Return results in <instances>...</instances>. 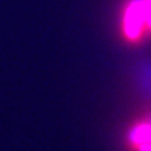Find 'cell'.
Masks as SVG:
<instances>
[{"label":"cell","mask_w":151,"mask_h":151,"mask_svg":"<svg viewBox=\"0 0 151 151\" xmlns=\"http://www.w3.org/2000/svg\"><path fill=\"white\" fill-rule=\"evenodd\" d=\"M120 33L131 44L151 37V0H126L120 12Z\"/></svg>","instance_id":"obj_1"},{"label":"cell","mask_w":151,"mask_h":151,"mask_svg":"<svg viewBox=\"0 0 151 151\" xmlns=\"http://www.w3.org/2000/svg\"><path fill=\"white\" fill-rule=\"evenodd\" d=\"M126 144L130 151H151V115L130 126L126 134Z\"/></svg>","instance_id":"obj_2"}]
</instances>
